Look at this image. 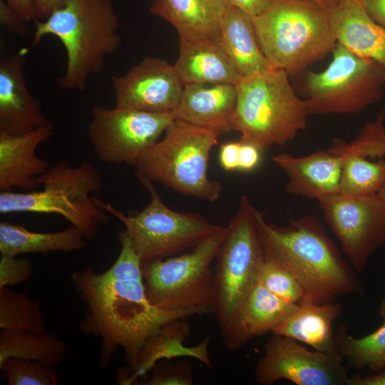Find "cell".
<instances>
[{"instance_id":"obj_1","label":"cell","mask_w":385,"mask_h":385,"mask_svg":"<svg viewBox=\"0 0 385 385\" xmlns=\"http://www.w3.org/2000/svg\"><path fill=\"white\" fill-rule=\"evenodd\" d=\"M71 279L86 304L81 331L101 340L100 366L106 368L118 347L135 368L147 339L164 324L212 311L207 309L166 310L148 300L143 279H115L91 267L73 272Z\"/></svg>"},{"instance_id":"obj_2","label":"cell","mask_w":385,"mask_h":385,"mask_svg":"<svg viewBox=\"0 0 385 385\" xmlns=\"http://www.w3.org/2000/svg\"><path fill=\"white\" fill-rule=\"evenodd\" d=\"M255 216L265 257L294 277L304 299L322 304L340 296L364 294L353 268L315 217L306 215L289 225L278 226L268 223L257 209Z\"/></svg>"},{"instance_id":"obj_3","label":"cell","mask_w":385,"mask_h":385,"mask_svg":"<svg viewBox=\"0 0 385 385\" xmlns=\"http://www.w3.org/2000/svg\"><path fill=\"white\" fill-rule=\"evenodd\" d=\"M34 25L32 46L51 35L65 48L66 69L56 81L63 90L84 91L88 77L102 71L106 56L121 43L120 19L111 0H71Z\"/></svg>"},{"instance_id":"obj_4","label":"cell","mask_w":385,"mask_h":385,"mask_svg":"<svg viewBox=\"0 0 385 385\" xmlns=\"http://www.w3.org/2000/svg\"><path fill=\"white\" fill-rule=\"evenodd\" d=\"M252 21L270 66L289 75L322 60L338 43L330 11L307 0H272Z\"/></svg>"},{"instance_id":"obj_5","label":"cell","mask_w":385,"mask_h":385,"mask_svg":"<svg viewBox=\"0 0 385 385\" xmlns=\"http://www.w3.org/2000/svg\"><path fill=\"white\" fill-rule=\"evenodd\" d=\"M284 70L270 68L246 77L236 84L237 104L232 130L241 141L255 145L262 153L282 145L307 127L305 101L295 93Z\"/></svg>"},{"instance_id":"obj_6","label":"cell","mask_w":385,"mask_h":385,"mask_svg":"<svg viewBox=\"0 0 385 385\" xmlns=\"http://www.w3.org/2000/svg\"><path fill=\"white\" fill-rule=\"evenodd\" d=\"M41 190L26 192L1 191L0 213L31 212L55 214L77 227L86 240H93L99 227L108 222V212L94 201L103 179L90 162L71 165L61 160L37 178Z\"/></svg>"},{"instance_id":"obj_7","label":"cell","mask_w":385,"mask_h":385,"mask_svg":"<svg viewBox=\"0 0 385 385\" xmlns=\"http://www.w3.org/2000/svg\"><path fill=\"white\" fill-rule=\"evenodd\" d=\"M165 132L161 140L141 154L135 175L185 195L217 200L222 185L208 178L207 169L210 152L221 134L176 119Z\"/></svg>"},{"instance_id":"obj_8","label":"cell","mask_w":385,"mask_h":385,"mask_svg":"<svg viewBox=\"0 0 385 385\" xmlns=\"http://www.w3.org/2000/svg\"><path fill=\"white\" fill-rule=\"evenodd\" d=\"M256 208L245 195L226 227L214 272L213 312L227 349L240 308L259 277L264 253L255 222Z\"/></svg>"},{"instance_id":"obj_9","label":"cell","mask_w":385,"mask_h":385,"mask_svg":"<svg viewBox=\"0 0 385 385\" xmlns=\"http://www.w3.org/2000/svg\"><path fill=\"white\" fill-rule=\"evenodd\" d=\"M136 177L150 195V201L141 211L125 215L96 196L94 201L124 225L142 265L192 250L223 227L200 215L173 210L164 203L151 181Z\"/></svg>"},{"instance_id":"obj_10","label":"cell","mask_w":385,"mask_h":385,"mask_svg":"<svg viewBox=\"0 0 385 385\" xmlns=\"http://www.w3.org/2000/svg\"><path fill=\"white\" fill-rule=\"evenodd\" d=\"M225 232L223 227L189 252L143 264L150 303L166 310L202 308L213 312L215 292L211 265Z\"/></svg>"},{"instance_id":"obj_11","label":"cell","mask_w":385,"mask_h":385,"mask_svg":"<svg viewBox=\"0 0 385 385\" xmlns=\"http://www.w3.org/2000/svg\"><path fill=\"white\" fill-rule=\"evenodd\" d=\"M385 68L337 43L332 60L304 79L309 115L358 113L384 94Z\"/></svg>"},{"instance_id":"obj_12","label":"cell","mask_w":385,"mask_h":385,"mask_svg":"<svg viewBox=\"0 0 385 385\" xmlns=\"http://www.w3.org/2000/svg\"><path fill=\"white\" fill-rule=\"evenodd\" d=\"M88 137L98 158L113 165H135L141 154L158 140L174 120L171 113H150L95 105Z\"/></svg>"},{"instance_id":"obj_13","label":"cell","mask_w":385,"mask_h":385,"mask_svg":"<svg viewBox=\"0 0 385 385\" xmlns=\"http://www.w3.org/2000/svg\"><path fill=\"white\" fill-rule=\"evenodd\" d=\"M317 201L353 268L361 272L370 257L385 247V202L378 195L352 196L339 192Z\"/></svg>"},{"instance_id":"obj_14","label":"cell","mask_w":385,"mask_h":385,"mask_svg":"<svg viewBox=\"0 0 385 385\" xmlns=\"http://www.w3.org/2000/svg\"><path fill=\"white\" fill-rule=\"evenodd\" d=\"M339 354L309 350L300 342L273 334L257 363L255 376L260 385L285 379L297 385H346L349 376Z\"/></svg>"},{"instance_id":"obj_15","label":"cell","mask_w":385,"mask_h":385,"mask_svg":"<svg viewBox=\"0 0 385 385\" xmlns=\"http://www.w3.org/2000/svg\"><path fill=\"white\" fill-rule=\"evenodd\" d=\"M111 80L115 106L150 113H170L184 88L173 65L155 57L143 58Z\"/></svg>"},{"instance_id":"obj_16","label":"cell","mask_w":385,"mask_h":385,"mask_svg":"<svg viewBox=\"0 0 385 385\" xmlns=\"http://www.w3.org/2000/svg\"><path fill=\"white\" fill-rule=\"evenodd\" d=\"M27 51L22 49L0 61V131L9 134L29 132L49 121L24 79Z\"/></svg>"},{"instance_id":"obj_17","label":"cell","mask_w":385,"mask_h":385,"mask_svg":"<svg viewBox=\"0 0 385 385\" xmlns=\"http://www.w3.org/2000/svg\"><path fill=\"white\" fill-rule=\"evenodd\" d=\"M51 122L29 132L9 134L0 131V190L14 188L38 190L37 178L49 168L48 163L36 154L37 148L53 134Z\"/></svg>"},{"instance_id":"obj_18","label":"cell","mask_w":385,"mask_h":385,"mask_svg":"<svg viewBox=\"0 0 385 385\" xmlns=\"http://www.w3.org/2000/svg\"><path fill=\"white\" fill-rule=\"evenodd\" d=\"M237 87L229 83H200L184 86L173 118L225 133L232 130Z\"/></svg>"},{"instance_id":"obj_19","label":"cell","mask_w":385,"mask_h":385,"mask_svg":"<svg viewBox=\"0 0 385 385\" xmlns=\"http://www.w3.org/2000/svg\"><path fill=\"white\" fill-rule=\"evenodd\" d=\"M272 160L287 176L288 194L318 200L339 191L341 160L328 149H318L302 157L282 153Z\"/></svg>"},{"instance_id":"obj_20","label":"cell","mask_w":385,"mask_h":385,"mask_svg":"<svg viewBox=\"0 0 385 385\" xmlns=\"http://www.w3.org/2000/svg\"><path fill=\"white\" fill-rule=\"evenodd\" d=\"M182 83H229L241 78L218 41L179 37V55L173 64Z\"/></svg>"},{"instance_id":"obj_21","label":"cell","mask_w":385,"mask_h":385,"mask_svg":"<svg viewBox=\"0 0 385 385\" xmlns=\"http://www.w3.org/2000/svg\"><path fill=\"white\" fill-rule=\"evenodd\" d=\"M342 310V304L334 301L319 304L304 299L271 332L308 344L317 351L339 354L333 324Z\"/></svg>"},{"instance_id":"obj_22","label":"cell","mask_w":385,"mask_h":385,"mask_svg":"<svg viewBox=\"0 0 385 385\" xmlns=\"http://www.w3.org/2000/svg\"><path fill=\"white\" fill-rule=\"evenodd\" d=\"M227 0H153L151 13L169 22L186 38L218 41Z\"/></svg>"},{"instance_id":"obj_23","label":"cell","mask_w":385,"mask_h":385,"mask_svg":"<svg viewBox=\"0 0 385 385\" xmlns=\"http://www.w3.org/2000/svg\"><path fill=\"white\" fill-rule=\"evenodd\" d=\"M337 42L385 68V28L374 21L359 0H346L330 11Z\"/></svg>"},{"instance_id":"obj_24","label":"cell","mask_w":385,"mask_h":385,"mask_svg":"<svg viewBox=\"0 0 385 385\" xmlns=\"http://www.w3.org/2000/svg\"><path fill=\"white\" fill-rule=\"evenodd\" d=\"M298 304L287 302L268 290L259 277L243 302L227 348H242L252 338L272 332Z\"/></svg>"},{"instance_id":"obj_25","label":"cell","mask_w":385,"mask_h":385,"mask_svg":"<svg viewBox=\"0 0 385 385\" xmlns=\"http://www.w3.org/2000/svg\"><path fill=\"white\" fill-rule=\"evenodd\" d=\"M185 319H177L164 324L145 342L132 374L122 384H130L148 372L161 359L178 356L193 357L208 367H212L208 352L210 337L200 344L186 346L184 342L190 335L189 324Z\"/></svg>"},{"instance_id":"obj_26","label":"cell","mask_w":385,"mask_h":385,"mask_svg":"<svg viewBox=\"0 0 385 385\" xmlns=\"http://www.w3.org/2000/svg\"><path fill=\"white\" fill-rule=\"evenodd\" d=\"M218 41L241 78L272 68L257 42L252 17L230 4L222 21Z\"/></svg>"},{"instance_id":"obj_27","label":"cell","mask_w":385,"mask_h":385,"mask_svg":"<svg viewBox=\"0 0 385 385\" xmlns=\"http://www.w3.org/2000/svg\"><path fill=\"white\" fill-rule=\"evenodd\" d=\"M86 237L75 226L53 232H37L9 222H0V253L16 257L24 253L47 254L83 250Z\"/></svg>"},{"instance_id":"obj_28","label":"cell","mask_w":385,"mask_h":385,"mask_svg":"<svg viewBox=\"0 0 385 385\" xmlns=\"http://www.w3.org/2000/svg\"><path fill=\"white\" fill-rule=\"evenodd\" d=\"M67 352L66 344L51 333L1 329L0 364L14 357L39 361L55 368L63 362Z\"/></svg>"},{"instance_id":"obj_29","label":"cell","mask_w":385,"mask_h":385,"mask_svg":"<svg viewBox=\"0 0 385 385\" xmlns=\"http://www.w3.org/2000/svg\"><path fill=\"white\" fill-rule=\"evenodd\" d=\"M379 314L384 319L381 325L363 337H354L344 324L335 332L338 352L349 366L358 369L368 368L374 372L385 369V296L380 304Z\"/></svg>"},{"instance_id":"obj_30","label":"cell","mask_w":385,"mask_h":385,"mask_svg":"<svg viewBox=\"0 0 385 385\" xmlns=\"http://www.w3.org/2000/svg\"><path fill=\"white\" fill-rule=\"evenodd\" d=\"M339 159L342 170L338 192L352 196L378 195L385 184V159L371 161L357 155Z\"/></svg>"},{"instance_id":"obj_31","label":"cell","mask_w":385,"mask_h":385,"mask_svg":"<svg viewBox=\"0 0 385 385\" xmlns=\"http://www.w3.org/2000/svg\"><path fill=\"white\" fill-rule=\"evenodd\" d=\"M0 328L46 332L40 302L24 292H14L7 287L0 289Z\"/></svg>"},{"instance_id":"obj_32","label":"cell","mask_w":385,"mask_h":385,"mask_svg":"<svg viewBox=\"0 0 385 385\" xmlns=\"http://www.w3.org/2000/svg\"><path fill=\"white\" fill-rule=\"evenodd\" d=\"M384 123L385 108H382L374 120L362 127L352 141L336 138L327 149L339 158L345 155L381 158L385 156Z\"/></svg>"},{"instance_id":"obj_33","label":"cell","mask_w":385,"mask_h":385,"mask_svg":"<svg viewBox=\"0 0 385 385\" xmlns=\"http://www.w3.org/2000/svg\"><path fill=\"white\" fill-rule=\"evenodd\" d=\"M9 385H57L58 376L54 368L41 361L8 358L0 364Z\"/></svg>"},{"instance_id":"obj_34","label":"cell","mask_w":385,"mask_h":385,"mask_svg":"<svg viewBox=\"0 0 385 385\" xmlns=\"http://www.w3.org/2000/svg\"><path fill=\"white\" fill-rule=\"evenodd\" d=\"M259 279L268 290L287 302L298 304L304 299V291L294 277L284 267L265 256Z\"/></svg>"},{"instance_id":"obj_35","label":"cell","mask_w":385,"mask_h":385,"mask_svg":"<svg viewBox=\"0 0 385 385\" xmlns=\"http://www.w3.org/2000/svg\"><path fill=\"white\" fill-rule=\"evenodd\" d=\"M150 377L146 385H191L192 371L187 363H156L150 370Z\"/></svg>"},{"instance_id":"obj_36","label":"cell","mask_w":385,"mask_h":385,"mask_svg":"<svg viewBox=\"0 0 385 385\" xmlns=\"http://www.w3.org/2000/svg\"><path fill=\"white\" fill-rule=\"evenodd\" d=\"M33 273L31 260L1 255L0 289L22 283L29 279Z\"/></svg>"},{"instance_id":"obj_37","label":"cell","mask_w":385,"mask_h":385,"mask_svg":"<svg viewBox=\"0 0 385 385\" xmlns=\"http://www.w3.org/2000/svg\"><path fill=\"white\" fill-rule=\"evenodd\" d=\"M0 23L14 34L26 36L29 33L26 21L2 0H0Z\"/></svg>"},{"instance_id":"obj_38","label":"cell","mask_w":385,"mask_h":385,"mask_svg":"<svg viewBox=\"0 0 385 385\" xmlns=\"http://www.w3.org/2000/svg\"><path fill=\"white\" fill-rule=\"evenodd\" d=\"M262 153L255 145L240 140L238 170L250 171L255 169L260 164Z\"/></svg>"},{"instance_id":"obj_39","label":"cell","mask_w":385,"mask_h":385,"mask_svg":"<svg viewBox=\"0 0 385 385\" xmlns=\"http://www.w3.org/2000/svg\"><path fill=\"white\" fill-rule=\"evenodd\" d=\"M240 142H229L221 145L219 159L221 166L227 171L238 170Z\"/></svg>"},{"instance_id":"obj_40","label":"cell","mask_w":385,"mask_h":385,"mask_svg":"<svg viewBox=\"0 0 385 385\" xmlns=\"http://www.w3.org/2000/svg\"><path fill=\"white\" fill-rule=\"evenodd\" d=\"M71 0H33L37 20H45L52 13L64 7Z\"/></svg>"},{"instance_id":"obj_41","label":"cell","mask_w":385,"mask_h":385,"mask_svg":"<svg viewBox=\"0 0 385 385\" xmlns=\"http://www.w3.org/2000/svg\"><path fill=\"white\" fill-rule=\"evenodd\" d=\"M227 1L229 4L241 9L253 17L267 9L272 0H227Z\"/></svg>"},{"instance_id":"obj_42","label":"cell","mask_w":385,"mask_h":385,"mask_svg":"<svg viewBox=\"0 0 385 385\" xmlns=\"http://www.w3.org/2000/svg\"><path fill=\"white\" fill-rule=\"evenodd\" d=\"M366 14L385 28V0H359Z\"/></svg>"},{"instance_id":"obj_43","label":"cell","mask_w":385,"mask_h":385,"mask_svg":"<svg viewBox=\"0 0 385 385\" xmlns=\"http://www.w3.org/2000/svg\"><path fill=\"white\" fill-rule=\"evenodd\" d=\"M6 2L26 22L36 19L33 0H6Z\"/></svg>"},{"instance_id":"obj_44","label":"cell","mask_w":385,"mask_h":385,"mask_svg":"<svg viewBox=\"0 0 385 385\" xmlns=\"http://www.w3.org/2000/svg\"><path fill=\"white\" fill-rule=\"evenodd\" d=\"M346 385H385V370L366 376L355 374L349 376Z\"/></svg>"},{"instance_id":"obj_45","label":"cell","mask_w":385,"mask_h":385,"mask_svg":"<svg viewBox=\"0 0 385 385\" xmlns=\"http://www.w3.org/2000/svg\"><path fill=\"white\" fill-rule=\"evenodd\" d=\"M319 4L324 9L332 11L346 0H307Z\"/></svg>"},{"instance_id":"obj_46","label":"cell","mask_w":385,"mask_h":385,"mask_svg":"<svg viewBox=\"0 0 385 385\" xmlns=\"http://www.w3.org/2000/svg\"><path fill=\"white\" fill-rule=\"evenodd\" d=\"M378 195L379 196L381 199H382L385 202V184L384 185V186L382 187V188L378 193Z\"/></svg>"}]
</instances>
